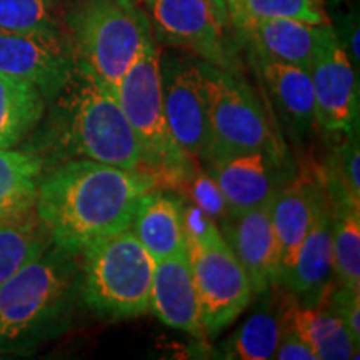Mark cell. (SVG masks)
Returning a JSON list of instances; mask_svg holds the SVG:
<instances>
[{
	"label": "cell",
	"instance_id": "22",
	"mask_svg": "<svg viewBox=\"0 0 360 360\" xmlns=\"http://www.w3.org/2000/svg\"><path fill=\"white\" fill-rule=\"evenodd\" d=\"M45 162L29 148H0V222L34 212Z\"/></svg>",
	"mask_w": 360,
	"mask_h": 360
},
{
	"label": "cell",
	"instance_id": "24",
	"mask_svg": "<svg viewBox=\"0 0 360 360\" xmlns=\"http://www.w3.org/2000/svg\"><path fill=\"white\" fill-rule=\"evenodd\" d=\"M45 105L32 84L0 74V148L24 142L42 120Z\"/></svg>",
	"mask_w": 360,
	"mask_h": 360
},
{
	"label": "cell",
	"instance_id": "7",
	"mask_svg": "<svg viewBox=\"0 0 360 360\" xmlns=\"http://www.w3.org/2000/svg\"><path fill=\"white\" fill-rule=\"evenodd\" d=\"M210 146L204 167L222 157L250 150L282 154L281 142L274 137L269 119L252 89L232 69L200 60Z\"/></svg>",
	"mask_w": 360,
	"mask_h": 360
},
{
	"label": "cell",
	"instance_id": "30",
	"mask_svg": "<svg viewBox=\"0 0 360 360\" xmlns=\"http://www.w3.org/2000/svg\"><path fill=\"white\" fill-rule=\"evenodd\" d=\"M327 309L334 312L347 327L355 347L360 345V290H345L332 287L326 300Z\"/></svg>",
	"mask_w": 360,
	"mask_h": 360
},
{
	"label": "cell",
	"instance_id": "3",
	"mask_svg": "<svg viewBox=\"0 0 360 360\" xmlns=\"http://www.w3.org/2000/svg\"><path fill=\"white\" fill-rule=\"evenodd\" d=\"M80 255L51 245L0 285V352H22L69 327Z\"/></svg>",
	"mask_w": 360,
	"mask_h": 360
},
{
	"label": "cell",
	"instance_id": "16",
	"mask_svg": "<svg viewBox=\"0 0 360 360\" xmlns=\"http://www.w3.org/2000/svg\"><path fill=\"white\" fill-rule=\"evenodd\" d=\"M326 197L321 175L307 172L287 180L274 197L270 214L281 252V281L294 265L297 252Z\"/></svg>",
	"mask_w": 360,
	"mask_h": 360
},
{
	"label": "cell",
	"instance_id": "20",
	"mask_svg": "<svg viewBox=\"0 0 360 360\" xmlns=\"http://www.w3.org/2000/svg\"><path fill=\"white\" fill-rule=\"evenodd\" d=\"M130 231L154 262L187 252L182 197L160 191L159 187L146 193L130 224Z\"/></svg>",
	"mask_w": 360,
	"mask_h": 360
},
{
	"label": "cell",
	"instance_id": "4",
	"mask_svg": "<svg viewBox=\"0 0 360 360\" xmlns=\"http://www.w3.org/2000/svg\"><path fill=\"white\" fill-rule=\"evenodd\" d=\"M65 25L77 64L115 94L125 72L154 39L137 0H75Z\"/></svg>",
	"mask_w": 360,
	"mask_h": 360
},
{
	"label": "cell",
	"instance_id": "2",
	"mask_svg": "<svg viewBox=\"0 0 360 360\" xmlns=\"http://www.w3.org/2000/svg\"><path fill=\"white\" fill-rule=\"evenodd\" d=\"M49 103L44 124L39 122L25 147L42 157L45 169L69 159H89L142 170L137 139L119 97L89 69L75 65L69 82Z\"/></svg>",
	"mask_w": 360,
	"mask_h": 360
},
{
	"label": "cell",
	"instance_id": "21",
	"mask_svg": "<svg viewBox=\"0 0 360 360\" xmlns=\"http://www.w3.org/2000/svg\"><path fill=\"white\" fill-rule=\"evenodd\" d=\"M323 25L295 19H247L238 27L254 51L274 60L310 69Z\"/></svg>",
	"mask_w": 360,
	"mask_h": 360
},
{
	"label": "cell",
	"instance_id": "25",
	"mask_svg": "<svg viewBox=\"0 0 360 360\" xmlns=\"http://www.w3.org/2000/svg\"><path fill=\"white\" fill-rule=\"evenodd\" d=\"M328 205L334 283L345 290H360V205L349 200H328Z\"/></svg>",
	"mask_w": 360,
	"mask_h": 360
},
{
	"label": "cell",
	"instance_id": "1",
	"mask_svg": "<svg viewBox=\"0 0 360 360\" xmlns=\"http://www.w3.org/2000/svg\"><path fill=\"white\" fill-rule=\"evenodd\" d=\"M157 187L146 170L69 159L44 170L35 214L53 247L80 255L96 242L129 229L143 195Z\"/></svg>",
	"mask_w": 360,
	"mask_h": 360
},
{
	"label": "cell",
	"instance_id": "18",
	"mask_svg": "<svg viewBox=\"0 0 360 360\" xmlns=\"http://www.w3.org/2000/svg\"><path fill=\"white\" fill-rule=\"evenodd\" d=\"M260 79L272 97L283 125L295 139H304L317 127L312 79L307 69L274 60L254 51Z\"/></svg>",
	"mask_w": 360,
	"mask_h": 360
},
{
	"label": "cell",
	"instance_id": "32",
	"mask_svg": "<svg viewBox=\"0 0 360 360\" xmlns=\"http://www.w3.org/2000/svg\"><path fill=\"white\" fill-rule=\"evenodd\" d=\"M227 2L229 19L233 22V25L240 27L244 22V0H225Z\"/></svg>",
	"mask_w": 360,
	"mask_h": 360
},
{
	"label": "cell",
	"instance_id": "14",
	"mask_svg": "<svg viewBox=\"0 0 360 360\" xmlns=\"http://www.w3.org/2000/svg\"><path fill=\"white\" fill-rule=\"evenodd\" d=\"M272 202L232 215L220 233L249 276L255 295L281 283V252L274 232Z\"/></svg>",
	"mask_w": 360,
	"mask_h": 360
},
{
	"label": "cell",
	"instance_id": "27",
	"mask_svg": "<svg viewBox=\"0 0 360 360\" xmlns=\"http://www.w3.org/2000/svg\"><path fill=\"white\" fill-rule=\"evenodd\" d=\"M62 2L64 0H0V30H62Z\"/></svg>",
	"mask_w": 360,
	"mask_h": 360
},
{
	"label": "cell",
	"instance_id": "11",
	"mask_svg": "<svg viewBox=\"0 0 360 360\" xmlns=\"http://www.w3.org/2000/svg\"><path fill=\"white\" fill-rule=\"evenodd\" d=\"M75 65V52L65 29L0 30V74L32 84L47 103L69 82Z\"/></svg>",
	"mask_w": 360,
	"mask_h": 360
},
{
	"label": "cell",
	"instance_id": "9",
	"mask_svg": "<svg viewBox=\"0 0 360 360\" xmlns=\"http://www.w3.org/2000/svg\"><path fill=\"white\" fill-rule=\"evenodd\" d=\"M160 92L175 143L188 159L204 167L210 146V125L200 60L160 53Z\"/></svg>",
	"mask_w": 360,
	"mask_h": 360
},
{
	"label": "cell",
	"instance_id": "34",
	"mask_svg": "<svg viewBox=\"0 0 360 360\" xmlns=\"http://www.w3.org/2000/svg\"><path fill=\"white\" fill-rule=\"evenodd\" d=\"M137 2H139V4H141V2H142V0H137Z\"/></svg>",
	"mask_w": 360,
	"mask_h": 360
},
{
	"label": "cell",
	"instance_id": "28",
	"mask_svg": "<svg viewBox=\"0 0 360 360\" xmlns=\"http://www.w3.org/2000/svg\"><path fill=\"white\" fill-rule=\"evenodd\" d=\"M247 19H295L314 25L330 24L323 0H244V22Z\"/></svg>",
	"mask_w": 360,
	"mask_h": 360
},
{
	"label": "cell",
	"instance_id": "23",
	"mask_svg": "<svg viewBox=\"0 0 360 360\" xmlns=\"http://www.w3.org/2000/svg\"><path fill=\"white\" fill-rule=\"evenodd\" d=\"M264 297L262 305L252 312L249 319L237 328V332L225 342L224 357L237 360H267L274 359L282 327V295L278 285L259 294Z\"/></svg>",
	"mask_w": 360,
	"mask_h": 360
},
{
	"label": "cell",
	"instance_id": "19",
	"mask_svg": "<svg viewBox=\"0 0 360 360\" xmlns=\"http://www.w3.org/2000/svg\"><path fill=\"white\" fill-rule=\"evenodd\" d=\"M282 327L304 340L317 360H347L359 354L347 327L326 304L305 307L287 290L282 295Z\"/></svg>",
	"mask_w": 360,
	"mask_h": 360
},
{
	"label": "cell",
	"instance_id": "29",
	"mask_svg": "<svg viewBox=\"0 0 360 360\" xmlns=\"http://www.w3.org/2000/svg\"><path fill=\"white\" fill-rule=\"evenodd\" d=\"M177 188L195 205H199L204 212H207L215 220V224L222 225L225 220L232 217L229 210L227 202L222 191H220L217 182L212 179V175L199 164H195L188 170V174L180 180Z\"/></svg>",
	"mask_w": 360,
	"mask_h": 360
},
{
	"label": "cell",
	"instance_id": "33",
	"mask_svg": "<svg viewBox=\"0 0 360 360\" xmlns=\"http://www.w3.org/2000/svg\"><path fill=\"white\" fill-rule=\"evenodd\" d=\"M210 4L215 7V11L219 12V15L222 17V19L225 22H229L231 19H229V11H227V2L225 0H209Z\"/></svg>",
	"mask_w": 360,
	"mask_h": 360
},
{
	"label": "cell",
	"instance_id": "13",
	"mask_svg": "<svg viewBox=\"0 0 360 360\" xmlns=\"http://www.w3.org/2000/svg\"><path fill=\"white\" fill-rule=\"evenodd\" d=\"M222 191L231 215L272 202L287 182L282 172V154L250 150L222 157L204 167Z\"/></svg>",
	"mask_w": 360,
	"mask_h": 360
},
{
	"label": "cell",
	"instance_id": "12",
	"mask_svg": "<svg viewBox=\"0 0 360 360\" xmlns=\"http://www.w3.org/2000/svg\"><path fill=\"white\" fill-rule=\"evenodd\" d=\"M160 42L192 52L209 64L232 69L225 22L209 0H142Z\"/></svg>",
	"mask_w": 360,
	"mask_h": 360
},
{
	"label": "cell",
	"instance_id": "31",
	"mask_svg": "<svg viewBox=\"0 0 360 360\" xmlns=\"http://www.w3.org/2000/svg\"><path fill=\"white\" fill-rule=\"evenodd\" d=\"M274 359L278 360H317L314 350L292 332L283 330Z\"/></svg>",
	"mask_w": 360,
	"mask_h": 360
},
{
	"label": "cell",
	"instance_id": "6",
	"mask_svg": "<svg viewBox=\"0 0 360 360\" xmlns=\"http://www.w3.org/2000/svg\"><path fill=\"white\" fill-rule=\"evenodd\" d=\"M120 107L137 139L146 170L165 187H177L195 162L175 143L160 92V51L150 39L117 87Z\"/></svg>",
	"mask_w": 360,
	"mask_h": 360
},
{
	"label": "cell",
	"instance_id": "10",
	"mask_svg": "<svg viewBox=\"0 0 360 360\" xmlns=\"http://www.w3.org/2000/svg\"><path fill=\"white\" fill-rule=\"evenodd\" d=\"M309 74L317 127L330 135L359 132V72L332 24L323 25Z\"/></svg>",
	"mask_w": 360,
	"mask_h": 360
},
{
	"label": "cell",
	"instance_id": "8",
	"mask_svg": "<svg viewBox=\"0 0 360 360\" xmlns=\"http://www.w3.org/2000/svg\"><path fill=\"white\" fill-rule=\"evenodd\" d=\"M187 252L202 328L205 337H215L249 307L254 287L220 229L199 240H187Z\"/></svg>",
	"mask_w": 360,
	"mask_h": 360
},
{
	"label": "cell",
	"instance_id": "17",
	"mask_svg": "<svg viewBox=\"0 0 360 360\" xmlns=\"http://www.w3.org/2000/svg\"><path fill=\"white\" fill-rule=\"evenodd\" d=\"M148 310H152L162 323L175 330L200 339L205 337L188 252H180L155 262Z\"/></svg>",
	"mask_w": 360,
	"mask_h": 360
},
{
	"label": "cell",
	"instance_id": "26",
	"mask_svg": "<svg viewBox=\"0 0 360 360\" xmlns=\"http://www.w3.org/2000/svg\"><path fill=\"white\" fill-rule=\"evenodd\" d=\"M52 245L37 214L0 222V285Z\"/></svg>",
	"mask_w": 360,
	"mask_h": 360
},
{
	"label": "cell",
	"instance_id": "5",
	"mask_svg": "<svg viewBox=\"0 0 360 360\" xmlns=\"http://www.w3.org/2000/svg\"><path fill=\"white\" fill-rule=\"evenodd\" d=\"M154 267V259L125 229L80 254L79 299L105 321L141 317L150 309Z\"/></svg>",
	"mask_w": 360,
	"mask_h": 360
},
{
	"label": "cell",
	"instance_id": "15",
	"mask_svg": "<svg viewBox=\"0 0 360 360\" xmlns=\"http://www.w3.org/2000/svg\"><path fill=\"white\" fill-rule=\"evenodd\" d=\"M332 285V212L326 197L297 252L294 265L282 277L281 287L289 292L300 305L319 307L326 304Z\"/></svg>",
	"mask_w": 360,
	"mask_h": 360
}]
</instances>
